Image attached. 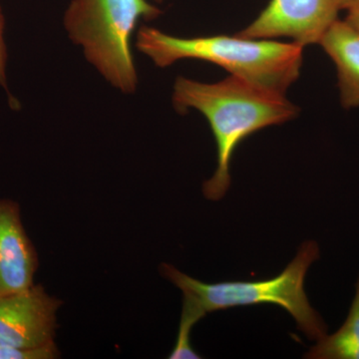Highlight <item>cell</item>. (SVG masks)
<instances>
[{
  "mask_svg": "<svg viewBox=\"0 0 359 359\" xmlns=\"http://www.w3.org/2000/svg\"><path fill=\"white\" fill-rule=\"evenodd\" d=\"M175 109L181 114L193 108L207 118L218 149V165L203 185L205 199L219 201L231 186L230 164L241 142L273 125L294 119L299 108L285 94L264 88L231 75L217 83H203L186 77L174 85Z\"/></svg>",
  "mask_w": 359,
  "mask_h": 359,
  "instance_id": "cell-1",
  "label": "cell"
},
{
  "mask_svg": "<svg viewBox=\"0 0 359 359\" xmlns=\"http://www.w3.org/2000/svg\"><path fill=\"white\" fill-rule=\"evenodd\" d=\"M136 46L158 67H167L182 59L208 61L231 75L282 94L297 81L304 58V46L294 42L238 35L180 39L148 26L139 29Z\"/></svg>",
  "mask_w": 359,
  "mask_h": 359,
  "instance_id": "cell-2",
  "label": "cell"
},
{
  "mask_svg": "<svg viewBox=\"0 0 359 359\" xmlns=\"http://www.w3.org/2000/svg\"><path fill=\"white\" fill-rule=\"evenodd\" d=\"M318 257V245L308 241L301 245L283 273L276 278L256 282L203 283L169 264H161L160 273L205 316L238 306L276 304L294 318L299 330L309 339L318 340L327 334V327L309 304L304 290L308 269Z\"/></svg>",
  "mask_w": 359,
  "mask_h": 359,
  "instance_id": "cell-3",
  "label": "cell"
},
{
  "mask_svg": "<svg viewBox=\"0 0 359 359\" xmlns=\"http://www.w3.org/2000/svg\"><path fill=\"white\" fill-rule=\"evenodd\" d=\"M148 0H72L65 15L71 40L115 88L133 93L138 75L131 52V36L140 20L159 18Z\"/></svg>",
  "mask_w": 359,
  "mask_h": 359,
  "instance_id": "cell-4",
  "label": "cell"
},
{
  "mask_svg": "<svg viewBox=\"0 0 359 359\" xmlns=\"http://www.w3.org/2000/svg\"><path fill=\"white\" fill-rule=\"evenodd\" d=\"M63 302L41 285L0 297V351L36 348L55 342Z\"/></svg>",
  "mask_w": 359,
  "mask_h": 359,
  "instance_id": "cell-5",
  "label": "cell"
},
{
  "mask_svg": "<svg viewBox=\"0 0 359 359\" xmlns=\"http://www.w3.org/2000/svg\"><path fill=\"white\" fill-rule=\"evenodd\" d=\"M340 11L339 0H271L257 20L237 35L254 39L289 37L304 47L320 43L339 20Z\"/></svg>",
  "mask_w": 359,
  "mask_h": 359,
  "instance_id": "cell-6",
  "label": "cell"
},
{
  "mask_svg": "<svg viewBox=\"0 0 359 359\" xmlns=\"http://www.w3.org/2000/svg\"><path fill=\"white\" fill-rule=\"evenodd\" d=\"M39 259L28 237L18 203L0 200V297L29 289Z\"/></svg>",
  "mask_w": 359,
  "mask_h": 359,
  "instance_id": "cell-7",
  "label": "cell"
},
{
  "mask_svg": "<svg viewBox=\"0 0 359 359\" xmlns=\"http://www.w3.org/2000/svg\"><path fill=\"white\" fill-rule=\"evenodd\" d=\"M320 44L337 67L342 105L359 107V30L346 20H337Z\"/></svg>",
  "mask_w": 359,
  "mask_h": 359,
  "instance_id": "cell-8",
  "label": "cell"
},
{
  "mask_svg": "<svg viewBox=\"0 0 359 359\" xmlns=\"http://www.w3.org/2000/svg\"><path fill=\"white\" fill-rule=\"evenodd\" d=\"M311 359H359V278L346 323L332 335L325 334L304 356Z\"/></svg>",
  "mask_w": 359,
  "mask_h": 359,
  "instance_id": "cell-9",
  "label": "cell"
},
{
  "mask_svg": "<svg viewBox=\"0 0 359 359\" xmlns=\"http://www.w3.org/2000/svg\"><path fill=\"white\" fill-rule=\"evenodd\" d=\"M205 314L188 299H183L179 334L173 351L170 353V359H198L202 358L196 353L191 344V332L194 325L204 318Z\"/></svg>",
  "mask_w": 359,
  "mask_h": 359,
  "instance_id": "cell-10",
  "label": "cell"
},
{
  "mask_svg": "<svg viewBox=\"0 0 359 359\" xmlns=\"http://www.w3.org/2000/svg\"><path fill=\"white\" fill-rule=\"evenodd\" d=\"M60 355L56 342L36 348L0 351V359H55L60 358Z\"/></svg>",
  "mask_w": 359,
  "mask_h": 359,
  "instance_id": "cell-11",
  "label": "cell"
},
{
  "mask_svg": "<svg viewBox=\"0 0 359 359\" xmlns=\"http://www.w3.org/2000/svg\"><path fill=\"white\" fill-rule=\"evenodd\" d=\"M4 18L0 8V84L6 87V46L4 40Z\"/></svg>",
  "mask_w": 359,
  "mask_h": 359,
  "instance_id": "cell-12",
  "label": "cell"
},
{
  "mask_svg": "<svg viewBox=\"0 0 359 359\" xmlns=\"http://www.w3.org/2000/svg\"><path fill=\"white\" fill-rule=\"evenodd\" d=\"M346 20L349 25L359 30V6L353 7V8L347 11Z\"/></svg>",
  "mask_w": 359,
  "mask_h": 359,
  "instance_id": "cell-13",
  "label": "cell"
},
{
  "mask_svg": "<svg viewBox=\"0 0 359 359\" xmlns=\"http://www.w3.org/2000/svg\"><path fill=\"white\" fill-rule=\"evenodd\" d=\"M340 9H348L353 8V7L359 6V0H339Z\"/></svg>",
  "mask_w": 359,
  "mask_h": 359,
  "instance_id": "cell-14",
  "label": "cell"
},
{
  "mask_svg": "<svg viewBox=\"0 0 359 359\" xmlns=\"http://www.w3.org/2000/svg\"><path fill=\"white\" fill-rule=\"evenodd\" d=\"M153 1H155V2H162L163 0H153Z\"/></svg>",
  "mask_w": 359,
  "mask_h": 359,
  "instance_id": "cell-15",
  "label": "cell"
}]
</instances>
